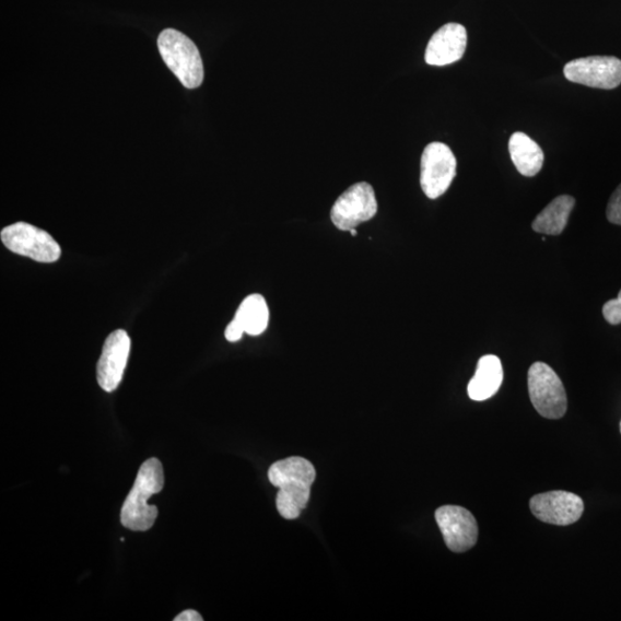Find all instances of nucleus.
<instances>
[{
	"instance_id": "nucleus-1",
	"label": "nucleus",
	"mask_w": 621,
	"mask_h": 621,
	"mask_svg": "<svg viewBox=\"0 0 621 621\" xmlns=\"http://www.w3.org/2000/svg\"><path fill=\"white\" fill-rule=\"evenodd\" d=\"M316 476L314 464L302 457L281 459L271 466L269 479L279 488L277 508L282 518L293 520L301 516Z\"/></svg>"
},
{
	"instance_id": "nucleus-2",
	"label": "nucleus",
	"mask_w": 621,
	"mask_h": 621,
	"mask_svg": "<svg viewBox=\"0 0 621 621\" xmlns=\"http://www.w3.org/2000/svg\"><path fill=\"white\" fill-rule=\"evenodd\" d=\"M163 488V465L157 458H150L141 466L134 487L124 503L121 524L130 530H149L157 519L159 508L148 501Z\"/></svg>"
},
{
	"instance_id": "nucleus-3",
	"label": "nucleus",
	"mask_w": 621,
	"mask_h": 621,
	"mask_svg": "<svg viewBox=\"0 0 621 621\" xmlns=\"http://www.w3.org/2000/svg\"><path fill=\"white\" fill-rule=\"evenodd\" d=\"M160 52L167 68L188 89L203 83L204 66L195 43L181 32L165 30L159 37Z\"/></svg>"
},
{
	"instance_id": "nucleus-4",
	"label": "nucleus",
	"mask_w": 621,
	"mask_h": 621,
	"mask_svg": "<svg viewBox=\"0 0 621 621\" xmlns=\"http://www.w3.org/2000/svg\"><path fill=\"white\" fill-rule=\"evenodd\" d=\"M531 405L547 419H561L567 411V396L560 376L549 365L536 363L528 371Z\"/></svg>"
},
{
	"instance_id": "nucleus-5",
	"label": "nucleus",
	"mask_w": 621,
	"mask_h": 621,
	"mask_svg": "<svg viewBox=\"0 0 621 621\" xmlns=\"http://www.w3.org/2000/svg\"><path fill=\"white\" fill-rule=\"evenodd\" d=\"M0 238L12 253L39 262H55L61 255L59 244L49 233L26 223L5 227Z\"/></svg>"
},
{
	"instance_id": "nucleus-6",
	"label": "nucleus",
	"mask_w": 621,
	"mask_h": 621,
	"mask_svg": "<svg viewBox=\"0 0 621 621\" xmlns=\"http://www.w3.org/2000/svg\"><path fill=\"white\" fill-rule=\"evenodd\" d=\"M456 169L457 161L448 145L440 142L429 144L421 157V188L431 199L441 197L452 186Z\"/></svg>"
},
{
	"instance_id": "nucleus-7",
	"label": "nucleus",
	"mask_w": 621,
	"mask_h": 621,
	"mask_svg": "<svg viewBox=\"0 0 621 621\" xmlns=\"http://www.w3.org/2000/svg\"><path fill=\"white\" fill-rule=\"evenodd\" d=\"M378 212L375 192L371 185L360 183L344 191L332 207V224L343 232L356 229L373 219Z\"/></svg>"
},
{
	"instance_id": "nucleus-8",
	"label": "nucleus",
	"mask_w": 621,
	"mask_h": 621,
	"mask_svg": "<svg viewBox=\"0 0 621 621\" xmlns=\"http://www.w3.org/2000/svg\"><path fill=\"white\" fill-rule=\"evenodd\" d=\"M564 75L574 83L612 91L621 84V60L609 56L575 59L566 63Z\"/></svg>"
},
{
	"instance_id": "nucleus-9",
	"label": "nucleus",
	"mask_w": 621,
	"mask_h": 621,
	"mask_svg": "<svg viewBox=\"0 0 621 621\" xmlns=\"http://www.w3.org/2000/svg\"><path fill=\"white\" fill-rule=\"evenodd\" d=\"M435 519L452 551L465 552L476 546L479 528L469 509L457 505L441 506L436 509Z\"/></svg>"
},
{
	"instance_id": "nucleus-10",
	"label": "nucleus",
	"mask_w": 621,
	"mask_h": 621,
	"mask_svg": "<svg viewBox=\"0 0 621 621\" xmlns=\"http://www.w3.org/2000/svg\"><path fill=\"white\" fill-rule=\"evenodd\" d=\"M529 506L531 514L539 520L556 526L578 522L585 509L582 497L563 491L536 495L531 497Z\"/></svg>"
},
{
	"instance_id": "nucleus-11",
	"label": "nucleus",
	"mask_w": 621,
	"mask_h": 621,
	"mask_svg": "<svg viewBox=\"0 0 621 621\" xmlns=\"http://www.w3.org/2000/svg\"><path fill=\"white\" fill-rule=\"evenodd\" d=\"M130 352L127 331L118 329L106 339L97 364V380L106 392L115 391L124 378Z\"/></svg>"
},
{
	"instance_id": "nucleus-12",
	"label": "nucleus",
	"mask_w": 621,
	"mask_h": 621,
	"mask_svg": "<svg viewBox=\"0 0 621 621\" xmlns=\"http://www.w3.org/2000/svg\"><path fill=\"white\" fill-rule=\"evenodd\" d=\"M468 46V33L459 24H447L430 39L425 60L431 66H446L460 60Z\"/></svg>"
},
{
	"instance_id": "nucleus-13",
	"label": "nucleus",
	"mask_w": 621,
	"mask_h": 621,
	"mask_svg": "<svg viewBox=\"0 0 621 621\" xmlns=\"http://www.w3.org/2000/svg\"><path fill=\"white\" fill-rule=\"evenodd\" d=\"M503 383V367L499 358L487 354L480 359L477 372L468 386L471 399L477 402L493 397Z\"/></svg>"
},
{
	"instance_id": "nucleus-14",
	"label": "nucleus",
	"mask_w": 621,
	"mask_h": 621,
	"mask_svg": "<svg viewBox=\"0 0 621 621\" xmlns=\"http://www.w3.org/2000/svg\"><path fill=\"white\" fill-rule=\"evenodd\" d=\"M508 151L522 175L531 177L541 171L544 153L539 144L524 134V132H515L512 139H509Z\"/></svg>"
},
{
	"instance_id": "nucleus-15",
	"label": "nucleus",
	"mask_w": 621,
	"mask_h": 621,
	"mask_svg": "<svg viewBox=\"0 0 621 621\" xmlns=\"http://www.w3.org/2000/svg\"><path fill=\"white\" fill-rule=\"evenodd\" d=\"M575 199L563 195L553 201L536 218L534 230L546 235H561L567 225L570 214L574 208Z\"/></svg>"
},
{
	"instance_id": "nucleus-16",
	"label": "nucleus",
	"mask_w": 621,
	"mask_h": 621,
	"mask_svg": "<svg viewBox=\"0 0 621 621\" xmlns=\"http://www.w3.org/2000/svg\"><path fill=\"white\" fill-rule=\"evenodd\" d=\"M248 336L258 337L268 328L270 310L268 303L261 295L248 296L239 305L234 317Z\"/></svg>"
},
{
	"instance_id": "nucleus-17",
	"label": "nucleus",
	"mask_w": 621,
	"mask_h": 621,
	"mask_svg": "<svg viewBox=\"0 0 621 621\" xmlns=\"http://www.w3.org/2000/svg\"><path fill=\"white\" fill-rule=\"evenodd\" d=\"M607 218L611 224L621 226V185L610 198L607 207Z\"/></svg>"
},
{
	"instance_id": "nucleus-18",
	"label": "nucleus",
	"mask_w": 621,
	"mask_h": 621,
	"mask_svg": "<svg viewBox=\"0 0 621 621\" xmlns=\"http://www.w3.org/2000/svg\"><path fill=\"white\" fill-rule=\"evenodd\" d=\"M604 316L610 325L621 324V291L617 298L605 304Z\"/></svg>"
},
{
	"instance_id": "nucleus-19",
	"label": "nucleus",
	"mask_w": 621,
	"mask_h": 621,
	"mask_svg": "<svg viewBox=\"0 0 621 621\" xmlns=\"http://www.w3.org/2000/svg\"><path fill=\"white\" fill-rule=\"evenodd\" d=\"M244 332L246 331H244L241 324L236 319H233L226 328L225 337L230 342H237L242 339Z\"/></svg>"
},
{
	"instance_id": "nucleus-20",
	"label": "nucleus",
	"mask_w": 621,
	"mask_h": 621,
	"mask_svg": "<svg viewBox=\"0 0 621 621\" xmlns=\"http://www.w3.org/2000/svg\"><path fill=\"white\" fill-rule=\"evenodd\" d=\"M203 618L195 610H186L174 618V621H202Z\"/></svg>"
},
{
	"instance_id": "nucleus-21",
	"label": "nucleus",
	"mask_w": 621,
	"mask_h": 621,
	"mask_svg": "<svg viewBox=\"0 0 621 621\" xmlns=\"http://www.w3.org/2000/svg\"><path fill=\"white\" fill-rule=\"evenodd\" d=\"M349 232L351 233L352 236H358L359 234L356 229L350 230Z\"/></svg>"
},
{
	"instance_id": "nucleus-22",
	"label": "nucleus",
	"mask_w": 621,
	"mask_h": 621,
	"mask_svg": "<svg viewBox=\"0 0 621 621\" xmlns=\"http://www.w3.org/2000/svg\"><path fill=\"white\" fill-rule=\"evenodd\" d=\"M620 431H621V423H620Z\"/></svg>"
}]
</instances>
